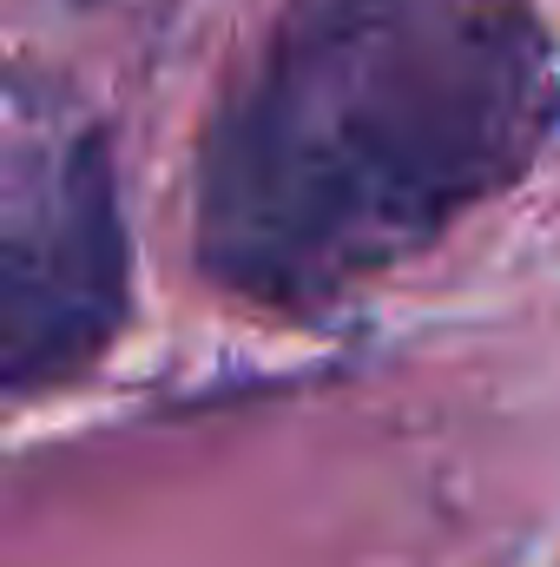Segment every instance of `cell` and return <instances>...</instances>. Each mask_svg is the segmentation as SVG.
Instances as JSON below:
<instances>
[{
  "label": "cell",
  "mask_w": 560,
  "mask_h": 567,
  "mask_svg": "<svg viewBox=\"0 0 560 567\" xmlns=\"http://www.w3.org/2000/svg\"><path fill=\"white\" fill-rule=\"evenodd\" d=\"M560 126L528 0H290L198 152V265L323 310L508 192Z\"/></svg>",
  "instance_id": "1"
},
{
  "label": "cell",
  "mask_w": 560,
  "mask_h": 567,
  "mask_svg": "<svg viewBox=\"0 0 560 567\" xmlns=\"http://www.w3.org/2000/svg\"><path fill=\"white\" fill-rule=\"evenodd\" d=\"M126 323V225L106 126L0 73V390L80 377Z\"/></svg>",
  "instance_id": "2"
}]
</instances>
